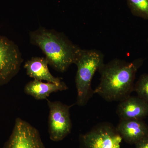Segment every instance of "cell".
I'll return each instance as SVG.
<instances>
[{"instance_id": "6da1fadb", "label": "cell", "mask_w": 148, "mask_h": 148, "mask_svg": "<svg viewBox=\"0 0 148 148\" xmlns=\"http://www.w3.org/2000/svg\"><path fill=\"white\" fill-rule=\"evenodd\" d=\"M143 62L142 58L131 62L115 58L104 63L98 70L100 82L93 94L109 102L121 101L130 96L134 90L136 74Z\"/></svg>"}, {"instance_id": "7a4b0ae2", "label": "cell", "mask_w": 148, "mask_h": 148, "mask_svg": "<svg viewBox=\"0 0 148 148\" xmlns=\"http://www.w3.org/2000/svg\"><path fill=\"white\" fill-rule=\"evenodd\" d=\"M30 39L32 44L42 51L49 65L61 73L75 64L82 49L63 33L44 27L31 32Z\"/></svg>"}, {"instance_id": "3957f363", "label": "cell", "mask_w": 148, "mask_h": 148, "mask_svg": "<svg viewBox=\"0 0 148 148\" xmlns=\"http://www.w3.org/2000/svg\"><path fill=\"white\" fill-rule=\"evenodd\" d=\"M104 56L95 49H81L75 64L77 70L75 77L77 90L76 104L86 105L92 95L91 82L95 72L104 64Z\"/></svg>"}, {"instance_id": "277c9868", "label": "cell", "mask_w": 148, "mask_h": 148, "mask_svg": "<svg viewBox=\"0 0 148 148\" xmlns=\"http://www.w3.org/2000/svg\"><path fill=\"white\" fill-rule=\"evenodd\" d=\"M23 61L16 44L0 36V86L8 83L17 75Z\"/></svg>"}, {"instance_id": "5b68a950", "label": "cell", "mask_w": 148, "mask_h": 148, "mask_svg": "<svg viewBox=\"0 0 148 148\" xmlns=\"http://www.w3.org/2000/svg\"><path fill=\"white\" fill-rule=\"evenodd\" d=\"M49 108V133L51 140L58 142L64 139L71 132L72 122L70 109L68 106L59 101H51L47 99Z\"/></svg>"}, {"instance_id": "8992f818", "label": "cell", "mask_w": 148, "mask_h": 148, "mask_svg": "<svg viewBox=\"0 0 148 148\" xmlns=\"http://www.w3.org/2000/svg\"><path fill=\"white\" fill-rule=\"evenodd\" d=\"M122 139L116 128L102 123L81 136L80 142L82 148H120Z\"/></svg>"}, {"instance_id": "52a82bcc", "label": "cell", "mask_w": 148, "mask_h": 148, "mask_svg": "<svg viewBox=\"0 0 148 148\" xmlns=\"http://www.w3.org/2000/svg\"><path fill=\"white\" fill-rule=\"evenodd\" d=\"M3 148H45L38 130L18 118Z\"/></svg>"}, {"instance_id": "ba28073f", "label": "cell", "mask_w": 148, "mask_h": 148, "mask_svg": "<svg viewBox=\"0 0 148 148\" xmlns=\"http://www.w3.org/2000/svg\"><path fill=\"white\" fill-rule=\"evenodd\" d=\"M116 112L121 119H142L148 115V103L139 97L129 96L120 101Z\"/></svg>"}, {"instance_id": "9c48e42d", "label": "cell", "mask_w": 148, "mask_h": 148, "mask_svg": "<svg viewBox=\"0 0 148 148\" xmlns=\"http://www.w3.org/2000/svg\"><path fill=\"white\" fill-rule=\"evenodd\" d=\"M122 139L136 144L148 136V126L142 119H121L116 128Z\"/></svg>"}, {"instance_id": "30bf717a", "label": "cell", "mask_w": 148, "mask_h": 148, "mask_svg": "<svg viewBox=\"0 0 148 148\" xmlns=\"http://www.w3.org/2000/svg\"><path fill=\"white\" fill-rule=\"evenodd\" d=\"M48 63L45 58L33 57L24 65L27 75L37 80H45L47 82L59 84L62 82L60 78L56 77L49 70Z\"/></svg>"}, {"instance_id": "8fae6325", "label": "cell", "mask_w": 148, "mask_h": 148, "mask_svg": "<svg viewBox=\"0 0 148 148\" xmlns=\"http://www.w3.org/2000/svg\"><path fill=\"white\" fill-rule=\"evenodd\" d=\"M66 84L62 82L56 84L34 79L28 82L24 87V92L31 95L36 100L46 99L51 93L58 91H63L68 89Z\"/></svg>"}, {"instance_id": "7c38bea8", "label": "cell", "mask_w": 148, "mask_h": 148, "mask_svg": "<svg viewBox=\"0 0 148 148\" xmlns=\"http://www.w3.org/2000/svg\"><path fill=\"white\" fill-rule=\"evenodd\" d=\"M133 16L148 20V0H126Z\"/></svg>"}, {"instance_id": "4fadbf2b", "label": "cell", "mask_w": 148, "mask_h": 148, "mask_svg": "<svg viewBox=\"0 0 148 148\" xmlns=\"http://www.w3.org/2000/svg\"><path fill=\"white\" fill-rule=\"evenodd\" d=\"M138 97L148 103V74L141 75L134 85Z\"/></svg>"}, {"instance_id": "5bb4252c", "label": "cell", "mask_w": 148, "mask_h": 148, "mask_svg": "<svg viewBox=\"0 0 148 148\" xmlns=\"http://www.w3.org/2000/svg\"><path fill=\"white\" fill-rule=\"evenodd\" d=\"M135 148H148V136L135 144Z\"/></svg>"}, {"instance_id": "9a60e30c", "label": "cell", "mask_w": 148, "mask_h": 148, "mask_svg": "<svg viewBox=\"0 0 148 148\" xmlns=\"http://www.w3.org/2000/svg\"><path fill=\"white\" fill-rule=\"evenodd\" d=\"M147 42H148V39H147Z\"/></svg>"}]
</instances>
